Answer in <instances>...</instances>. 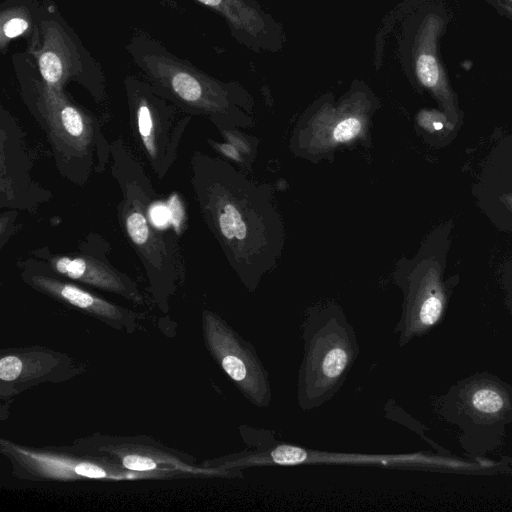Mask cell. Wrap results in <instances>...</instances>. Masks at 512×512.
I'll return each mask as SVG.
<instances>
[{"label":"cell","instance_id":"cell-19","mask_svg":"<svg viewBox=\"0 0 512 512\" xmlns=\"http://www.w3.org/2000/svg\"><path fill=\"white\" fill-rule=\"evenodd\" d=\"M215 149H217L221 154L225 155L226 157L238 162L243 163L244 158L241 152L231 143H218L211 140H208Z\"/></svg>","mask_w":512,"mask_h":512},{"label":"cell","instance_id":"cell-5","mask_svg":"<svg viewBox=\"0 0 512 512\" xmlns=\"http://www.w3.org/2000/svg\"><path fill=\"white\" fill-rule=\"evenodd\" d=\"M42 80L65 89L75 82L97 102L106 97V78L100 63L84 46L52 0H42V13L33 35L26 40Z\"/></svg>","mask_w":512,"mask_h":512},{"label":"cell","instance_id":"cell-13","mask_svg":"<svg viewBox=\"0 0 512 512\" xmlns=\"http://www.w3.org/2000/svg\"><path fill=\"white\" fill-rule=\"evenodd\" d=\"M321 353L316 357H310V369L308 376L311 377V383L318 384L319 387L324 385L330 387L338 382L340 377L346 371L350 362V354L348 345L343 344L340 338L335 340L328 337L326 344L320 347Z\"/></svg>","mask_w":512,"mask_h":512},{"label":"cell","instance_id":"cell-12","mask_svg":"<svg viewBox=\"0 0 512 512\" xmlns=\"http://www.w3.org/2000/svg\"><path fill=\"white\" fill-rule=\"evenodd\" d=\"M42 13L40 0H3L0 4V52L6 55L17 38L28 40L35 32Z\"/></svg>","mask_w":512,"mask_h":512},{"label":"cell","instance_id":"cell-22","mask_svg":"<svg viewBox=\"0 0 512 512\" xmlns=\"http://www.w3.org/2000/svg\"><path fill=\"white\" fill-rule=\"evenodd\" d=\"M509 2H510V4H511V6H512V0H509Z\"/></svg>","mask_w":512,"mask_h":512},{"label":"cell","instance_id":"cell-7","mask_svg":"<svg viewBox=\"0 0 512 512\" xmlns=\"http://www.w3.org/2000/svg\"><path fill=\"white\" fill-rule=\"evenodd\" d=\"M32 256L23 263L58 277L122 295L135 302L142 301L136 284L112 267L106 259L98 258L94 253L85 251L73 255H55L38 250L32 252Z\"/></svg>","mask_w":512,"mask_h":512},{"label":"cell","instance_id":"cell-14","mask_svg":"<svg viewBox=\"0 0 512 512\" xmlns=\"http://www.w3.org/2000/svg\"><path fill=\"white\" fill-rule=\"evenodd\" d=\"M468 405L478 415H489L495 417L504 411L506 399L495 385L483 384L476 386L468 394Z\"/></svg>","mask_w":512,"mask_h":512},{"label":"cell","instance_id":"cell-21","mask_svg":"<svg viewBox=\"0 0 512 512\" xmlns=\"http://www.w3.org/2000/svg\"><path fill=\"white\" fill-rule=\"evenodd\" d=\"M500 201L512 212V193H505L500 196Z\"/></svg>","mask_w":512,"mask_h":512},{"label":"cell","instance_id":"cell-4","mask_svg":"<svg viewBox=\"0 0 512 512\" xmlns=\"http://www.w3.org/2000/svg\"><path fill=\"white\" fill-rule=\"evenodd\" d=\"M112 174L118 181L122 200L118 219L129 244L142 262L155 292L168 291L180 277L182 262L173 234L164 233L150 216L155 192L150 179L124 144H111Z\"/></svg>","mask_w":512,"mask_h":512},{"label":"cell","instance_id":"cell-9","mask_svg":"<svg viewBox=\"0 0 512 512\" xmlns=\"http://www.w3.org/2000/svg\"><path fill=\"white\" fill-rule=\"evenodd\" d=\"M206 318L209 344L224 371L251 399L265 401L269 390L254 354L219 321L211 316Z\"/></svg>","mask_w":512,"mask_h":512},{"label":"cell","instance_id":"cell-11","mask_svg":"<svg viewBox=\"0 0 512 512\" xmlns=\"http://www.w3.org/2000/svg\"><path fill=\"white\" fill-rule=\"evenodd\" d=\"M22 264L21 276L23 280L30 286L56 300L110 322H127L131 317L130 311L118 307L72 282L36 269L28 264Z\"/></svg>","mask_w":512,"mask_h":512},{"label":"cell","instance_id":"cell-20","mask_svg":"<svg viewBox=\"0 0 512 512\" xmlns=\"http://www.w3.org/2000/svg\"><path fill=\"white\" fill-rule=\"evenodd\" d=\"M150 216L154 224L160 228V226L167 223L169 219L168 213L162 205L156 203L155 201L150 206Z\"/></svg>","mask_w":512,"mask_h":512},{"label":"cell","instance_id":"cell-3","mask_svg":"<svg viewBox=\"0 0 512 512\" xmlns=\"http://www.w3.org/2000/svg\"><path fill=\"white\" fill-rule=\"evenodd\" d=\"M125 50L140 76L181 111L205 116L220 129L244 125V94L235 84L211 77L146 32H136Z\"/></svg>","mask_w":512,"mask_h":512},{"label":"cell","instance_id":"cell-15","mask_svg":"<svg viewBox=\"0 0 512 512\" xmlns=\"http://www.w3.org/2000/svg\"><path fill=\"white\" fill-rule=\"evenodd\" d=\"M33 459L40 462L44 470H48L50 472L67 473L71 471L75 475L88 478H104L108 475L106 470L91 463H75L74 466H72L68 463H64L63 465L56 459H50L43 456L40 457L33 455Z\"/></svg>","mask_w":512,"mask_h":512},{"label":"cell","instance_id":"cell-17","mask_svg":"<svg viewBox=\"0 0 512 512\" xmlns=\"http://www.w3.org/2000/svg\"><path fill=\"white\" fill-rule=\"evenodd\" d=\"M23 370L22 360L13 355H7L0 359V379L5 382L16 380Z\"/></svg>","mask_w":512,"mask_h":512},{"label":"cell","instance_id":"cell-2","mask_svg":"<svg viewBox=\"0 0 512 512\" xmlns=\"http://www.w3.org/2000/svg\"><path fill=\"white\" fill-rule=\"evenodd\" d=\"M11 61L23 102L46 130L59 170L71 181H86L95 153L106 163L111 151L97 120L65 89L46 84L26 52L15 53Z\"/></svg>","mask_w":512,"mask_h":512},{"label":"cell","instance_id":"cell-1","mask_svg":"<svg viewBox=\"0 0 512 512\" xmlns=\"http://www.w3.org/2000/svg\"><path fill=\"white\" fill-rule=\"evenodd\" d=\"M191 184L208 228L249 286L278 260L283 224L267 189L224 160L202 152L191 158Z\"/></svg>","mask_w":512,"mask_h":512},{"label":"cell","instance_id":"cell-8","mask_svg":"<svg viewBox=\"0 0 512 512\" xmlns=\"http://www.w3.org/2000/svg\"><path fill=\"white\" fill-rule=\"evenodd\" d=\"M220 15L233 37L255 51L280 49L285 41L279 23L253 0H193Z\"/></svg>","mask_w":512,"mask_h":512},{"label":"cell","instance_id":"cell-18","mask_svg":"<svg viewBox=\"0 0 512 512\" xmlns=\"http://www.w3.org/2000/svg\"><path fill=\"white\" fill-rule=\"evenodd\" d=\"M122 465L131 471L146 472L156 469V462L148 457L129 454L122 459Z\"/></svg>","mask_w":512,"mask_h":512},{"label":"cell","instance_id":"cell-10","mask_svg":"<svg viewBox=\"0 0 512 512\" xmlns=\"http://www.w3.org/2000/svg\"><path fill=\"white\" fill-rule=\"evenodd\" d=\"M440 268L435 259L427 258L411 275L404 326L412 335L433 327L443 314L446 294Z\"/></svg>","mask_w":512,"mask_h":512},{"label":"cell","instance_id":"cell-6","mask_svg":"<svg viewBox=\"0 0 512 512\" xmlns=\"http://www.w3.org/2000/svg\"><path fill=\"white\" fill-rule=\"evenodd\" d=\"M123 85L134 140L153 172L163 178L177 158L192 116L160 96L140 75L125 76Z\"/></svg>","mask_w":512,"mask_h":512},{"label":"cell","instance_id":"cell-16","mask_svg":"<svg viewBox=\"0 0 512 512\" xmlns=\"http://www.w3.org/2000/svg\"><path fill=\"white\" fill-rule=\"evenodd\" d=\"M418 123L429 132H439L443 129L451 131L454 129L446 115L436 111H422L418 116Z\"/></svg>","mask_w":512,"mask_h":512}]
</instances>
